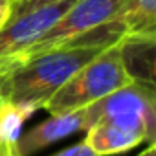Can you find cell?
<instances>
[{"label":"cell","instance_id":"cell-1","mask_svg":"<svg viewBox=\"0 0 156 156\" xmlns=\"http://www.w3.org/2000/svg\"><path fill=\"white\" fill-rule=\"evenodd\" d=\"M107 48L105 44L70 42L19 61L9 75V101L33 112L44 108L70 77Z\"/></svg>","mask_w":156,"mask_h":156},{"label":"cell","instance_id":"cell-2","mask_svg":"<svg viewBox=\"0 0 156 156\" xmlns=\"http://www.w3.org/2000/svg\"><path fill=\"white\" fill-rule=\"evenodd\" d=\"M132 83L123 66L118 42L103 50L50 98L44 108L50 114L87 108L108 94Z\"/></svg>","mask_w":156,"mask_h":156},{"label":"cell","instance_id":"cell-3","mask_svg":"<svg viewBox=\"0 0 156 156\" xmlns=\"http://www.w3.org/2000/svg\"><path fill=\"white\" fill-rule=\"evenodd\" d=\"M154 87L141 83H129L123 88L108 94L98 103L87 107L88 127L98 121H110L143 134L145 141L154 143L156 110Z\"/></svg>","mask_w":156,"mask_h":156},{"label":"cell","instance_id":"cell-4","mask_svg":"<svg viewBox=\"0 0 156 156\" xmlns=\"http://www.w3.org/2000/svg\"><path fill=\"white\" fill-rule=\"evenodd\" d=\"M121 4L123 0H73L62 17L20 57V61L57 46L70 44L96 31L116 17Z\"/></svg>","mask_w":156,"mask_h":156},{"label":"cell","instance_id":"cell-5","mask_svg":"<svg viewBox=\"0 0 156 156\" xmlns=\"http://www.w3.org/2000/svg\"><path fill=\"white\" fill-rule=\"evenodd\" d=\"M73 0H59L24 13H15L0 30V61H20V57L62 17Z\"/></svg>","mask_w":156,"mask_h":156},{"label":"cell","instance_id":"cell-6","mask_svg":"<svg viewBox=\"0 0 156 156\" xmlns=\"http://www.w3.org/2000/svg\"><path fill=\"white\" fill-rule=\"evenodd\" d=\"M88 129V114L87 108L51 114V118L44 119L26 134H20L17 141V152L20 156H31L68 136L77 132H85Z\"/></svg>","mask_w":156,"mask_h":156},{"label":"cell","instance_id":"cell-7","mask_svg":"<svg viewBox=\"0 0 156 156\" xmlns=\"http://www.w3.org/2000/svg\"><path fill=\"white\" fill-rule=\"evenodd\" d=\"M118 48L130 81L154 87L156 35H127L118 41Z\"/></svg>","mask_w":156,"mask_h":156},{"label":"cell","instance_id":"cell-8","mask_svg":"<svg viewBox=\"0 0 156 156\" xmlns=\"http://www.w3.org/2000/svg\"><path fill=\"white\" fill-rule=\"evenodd\" d=\"M85 132H87L85 143L90 147V151L96 156L123 154L145 141L143 134L110 121H98L92 127H88Z\"/></svg>","mask_w":156,"mask_h":156},{"label":"cell","instance_id":"cell-9","mask_svg":"<svg viewBox=\"0 0 156 156\" xmlns=\"http://www.w3.org/2000/svg\"><path fill=\"white\" fill-rule=\"evenodd\" d=\"M114 20L127 35H156V0H123Z\"/></svg>","mask_w":156,"mask_h":156},{"label":"cell","instance_id":"cell-10","mask_svg":"<svg viewBox=\"0 0 156 156\" xmlns=\"http://www.w3.org/2000/svg\"><path fill=\"white\" fill-rule=\"evenodd\" d=\"M19 61H0V114L4 105L9 101V75Z\"/></svg>","mask_w":156,"mask_h":156},{"label":"cell","instance_id":"cell-11","mask_svg":"<svg viewBox=\"0 0 156 156\" xmlns=\"http://www.w3.org/2000/svg\"><path fill=\"white\" fill-rule=\"evenodd\" d=\"M51 156H96L92 151H90V147L85 143V140L83 141H79V143H75V145H72V147H68V149H62V151H59V152H55V154H51Z\"/></svg>","mask_w":156,"mask_h":156},{"label":"cell","instance_id":"cell-12","mask_svg":"<svg viewBox=\"0 0 156 156\" xmlns=\"http://www.w3.org/2000/svg\"><path fill=\"white\" fill-rule=\"evenodd\" d=\"M53 2H59V0H15L13 15L15 13H24L28 9L39 8V6H44V4H53Z\"/></svg>","mask_w":156,"mask_h":156},{"label":"cell","instance_id":"cell-13","mask_svg":"<svg viewBox=\"0 0 156 156\" xmlns=\"http://www.w3.org/2000/svg\"><path fill=\"white\" fill-rule=\"evenodd\" d=\"M13 9H15V0H0V30L11 19Z\"/></svg>","mask_w":156,"mask_h":156},{"label":"cell","instance_id":"cell-14","mask_svg":"<svg viewBox=\"0 0 156 156\" xmlns=\"http://www.w3.org/2000/svg\"><path fill=\"white\" fill-rule=\"evenodd\" d=\"M138 156H156V147H154V143H149V147H147L145 151H141Z\"/></svg>","mask_w":156,"mask_h":156},{"label":"cell","instance_id":"cell-15","mask_svg":"<svg viewBox=\"0 0 156 156\" xmlns=\"http://www.w3.org/2000/svg\"><path fill=\"white\" fill-rule=\"evenodd\" d=\"M0 156H20L17 152V149H11V151H0Z\"/></svg>","mask_w":156,"mask_h":156}]
</instances>
